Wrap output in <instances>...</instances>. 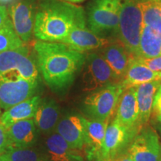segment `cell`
I'll return each mask as SVG.
<instances>
[{
	"instance_id": "6da1fadb",
	"label": "cell",
	"mask_w": 161,
	"mask_h": 161,
	"mask_svg": "<svg viewBox=\"0 0 161 161\" xmlns=\"http://www.w3.org/2000/svg\"><path fill=\"white\" fill-rule=\"evenodd\" d=\"M36 62L45 83L54 92H61L73 83L83 67L86 55L58 42H36Z\"/></svg>"
},
{
	"instance_id": "7a4b0ae2",
	"label": "cell",
	"mask_w": 161,
	"mask_h": 161,
	"mask_svg": "<svg viewBox=\"0 0 161 161\" xmlns=\"http://www.w3.org/2000/svg\"><path fill=\"white\" fill-rule=\"evenodd\" d=\"M86 21L84 9L63 0L37 3L34 36L40 41L61 43L76 25Z\"/></svg>"
},
{
	"instance_id": "3957f363",
	"label": "cell",
	"mask_w": 161,
	"mask_h": 161,
	"mask_svg": "<svg viewBox=\"0 0 161 161\" xmlns=\"http://www.w3.org/2000/svg\"><path fill=\"white\" fill-rule=\"evenodd\" d=\"M122 0H92L87 7L86 23L96 35L108 39L117 36Z\"/></svg>"
},
{
	"instance_id": "277c9868",
	"label": "cell",
	"mask_w": 161,
	"mask_h": 161,
	"mask_svg": "<svg viewBox=\"0 0 161 161\" xmlns=\"http://www.w3.org/2000/svg\"><path fill=\"white\" fill-rule=\"evenodd\" d=\"M142 26V14L139 3L134 0H122L118 29L119 41L133 58L138 56Z\"/></svg>"
},
{
	"instance_id": "5b68a950",
	"label": "cell",
	"mask_w": 161,
	"mask_h": 161,
	"mask_svg": "<svg viewBox=\"0 0 161 161\" xmlns=\"http://www.w3.org/2000/svg\"><path fill=\"white\" fill-rule=\"evenodd\" d=\"M40 80H31L22 77L17 72L0 76V108L9 109L20 102L35 96Z\"/></svg>"
},
{
	"instance_id": "8992f818",
	"label": "cell",
	"mask_w": 161,
	"mask_h": 161,
	"mask_svg": "<svg viewBox=\"0 0 161 161\" xmlns=\"http://www.w3.org/2000/svg\"><path fill=\"white\" fill-rule=\"evenodd\" d=\"M123 90L119 82L91 92L84 102L86 114L91 119L110 121Z\"/></svg>"
},
{
	"instance_id": "52a82bcc",
	"label": "cell",
	"mask_w": 161,
	"mask_h": 161,
	"mask_svg": "<svg viewBox=\"0 0 161 161\" xmlns=\"http://www.w3.org/2000/svg\"><path fill=\"white\" fill-rule=\"evenodd\" d=\"M81 75L82 90L84 92L95 90L119 82L113 70L101 54L90 53L86 55Z\"/></svg>"
},
{
	"instance_id": "ba28073f",
	"label": "cell",
	"mask_w": 161,
	"mask_h": 161,
	"mask_svg": "<svg viewBox=\"0 0 161 161\" xmlns=\"http://www.w3.org/2000/svg\"><path fill=\"white\" fill-rule=\"evenodd\" d=\"M11 72H17L27 79L40 80L37 62L24 46L0 54V76Z\"/></svg>"
},
{
	"instance_id": "9c48e42d",
	"label": "cell",
	"mask_w": 161,
	"mask_h": 161,
	"mask_svg": "<svg viewBox=\"0 0 161 161\" xmlns=\"http://www.w3.org/2000/svg\"><path fill=\"white\" fill-rule=\"evenodd\" d=\"M139 130L129 129L121 125L116 119L107 127L100 161H115L129 147Z\"/></svg>"
},
{
	"instance_id": "30bf717a",
	"label": "cell",
	"mask_w": 161,
	"mask_h": 161,
	"mask_svg": "<svg viewBox=\"0 0 161 161\" xmlns=\"http://www.w3.org/2000/svg\"><path fill=\"white\" fill-rule=\"evenodd\" d=\"M37 8V0H14L8 8L14 29L23 43L34 35Z\"/></svg>"
},
{
	"instance_id": "8fae6325",
	"label": "cell",
	"mask_w": 161,
	"mask_h": 161,
	"mask_svg": "<svg viewBox=\"0 0 161 161\" xmlns=\"http://www.w3.org/2000/svg\"><path fill=\"white\" fill-rule=\"evenodd\" d=\"M134 161H160L161 146L158 134L150 128H141L127 151Z\"/></svg>"
},
{
	"instance_id": "7c38bea8",
	"label": "cell",
	"mask_w": 161,
	"mask_h": 161,
	"mask_svg": "<svg viewBox=\"0 0 161 161\" xmlns=\"http://www.w3.org/2000/svg\"><path fill=\"white\" fill-rule=\"evenodd\" d=\"M61 43L75 51L85 53L105 47L110 42L109 39L100 37L92 32L86 26V21H84L76 25Z\"/></svg>"
},
{
	"instance_id": "4fadbf2b",
	"label": "cell",
	"mask_w": 161,
	"mask_h": 161,
	"mask_svg": "<svg viewBox=\"0 0 161 161\" xmlns=\"http://www.w3.org/2000/svg\"><path fill=\"white\" fill-rule=\"evenodd\" d=\"M86 118L78 114H69L60 119L55 128L62 138L72 148L81 150L85 140Z\"/></svg>"
},
{
	"instance_id": "5bb4252c",
	"label": "cell",
	"mask_w": 161,
	"mask_h": 161,
	"mask_svg": "<svg viewBox=\"0 0 161 161\" xmlns=\"http://www.w3.org/2000/svg\"><path fill=\"white\" fill-rule=\"evenodd\" d=\"M41 152L45 161H84L80 150L72 148L56 132L48 135Z\"/></svg>"
},
{
	"instance_id": "9a60e30c",
	"label": "cell",
	"mask_w": 161,
	"mask_h": 161,
	"mask_svg": "<svg viewBox=\"0 0 161 161\" xmlns=\"http://www.w3.org/2000/svg\"><path fill=\"white\" fill-rule=\"evenodd\" d=\"M114 119L129 129L140 130L142 128L138 124L139 108L135 88L130 87L123 90L116 107Z\"/></svg>"
},
{
	"instance_id": "2e32d148",
	"label": "cell",
	"mask_w": 161,
	"mask_h": 161,
	"mask_svg": "<svg viewBox=\"0 0 161 161\" xmlns=\"http://www.w3.org/2000/svg\"><path fill=\"white\" fill-rule=\"evenodd\" d=\"M109 121L86 119L84 147L87 160L100 161L104 136Z\"/></svg>"
},
{
	"instance_id": "e0dca14e",
	"label": "cell",
	"mask_w": 161,
	"mask_h": 161,
	"mask_svg": "<svg viewBox=\"0 0 161 161\" xmlns=\"http://www.w3.org/2000/svg\"><path fill=\"white\" fill-rule=\"evenodd\" d=\"M6 128L9 138V148H29L37 140L39 130L33 119L19 121Z\"/></svg>"
},
{
	"instance_id": "ac0fdd59",
	"label": "cell",
	"mask_w": 161,
	"mask_h": 161,
	"mask_svg": "<svg viewBox=\"0 0 161 161\" xmlns=\"http://www.w3.org/2000/svg\"><path fill=\"white\" fill-rule=\"evenodd\" d=\"M59 116L60 108L55 101L44 98L40 101L33 120L40 132L49 135L55 130Z\"/></svg>"
},
{
	"instance_id": "d6986e66",
	"label": "cell",
	"mask_w": 161,
	"mask_h": 161,
	"mask_svg": "<svg viewBox=\"0 0 161 161\" xmlns=\"http://www.w3.org/2000/svg\"><path fill=\"white\" fill-rule=\"evenodd\" d=\"M101 55L120 81L132 59L131 55L119 41L110 43L104 47Z\"/></svg>"
},
{
	"instance_id": "ffe728a7",
	"label": "cell",
	"mask_w": 161,
	"mask_h": 161,
	"mask_svg": "<svg viewBox=\"0 0 161 161\" xmlns=\"http://www.w3.org/2000/svg\"><path fill=\"white\" fill-rule=\"evenodd\" d=\"M161 80V72L152 71L144 64L132 58L125 73L119 81L123 90L140 84Z\"/></svg>"
},
{
	"instance_id": "44dd1931",
	"label": "cell",
	"mask_w": 161,
	"mask_h": 161,
	"mask_svg": "<svg viewBox=\"0 0 161 161\" xmlns=\"http://www.w3.org/2000/svg\"><path fill=\"white\" fill-rule=\"evenodd\" d=\"M160 84L161 80H156L134 86L139 108L138 124L141 128L148 122L152 115L154 96Z\"/></svg>"
},
{
	"instance_id": "7402d4cb",
	"label": "cell",
	"mask_w": 161,
	"mask_h": 161,
	"mask_svg": "<svg viewBox=\"0 0 161 161\" xmlns=\"http://www.w3.org/2000/svg\"><path fill=\"white\" fill-rule=\"evenodd\" d=\"M41 99L40 96H35L15 104L9 109L5 110L0 116V122L5 128H8L19 121L33 119Z\"/></svg>"
},
{
	"instance_id": "603a6c76",
	"label": "cell",
	"mask_w": 161,
	"mask_h": 161,
	"mask_svg": "<svg viewBox=\"0 0 161 161\" xmlns=\"http://www.w3.org/2000/svg\"><path fill=\"white\" fill-rule=\"evenodd\" d=\"M160 55H161V31L142 24L137 57L151 58Z\"/></svg>"
},
{
	"instance_id": "cb8c5ba5",
	"label": "cell",
	"mask_w": 161,
	"mask_h": 161,
	"mask_svg": "<svg viewBox=\"0 0 161 161\" xmlns=\"http://www.w3.org/2000/svg\"><path fill=\"white\" fill-rule=\"evenodd\" d=\"M19 36L14 29L11 19L0 28V54L9 50L16 49L24 46Z\"/></svg>"
},
{
	"instance_id": "d4e9b609",
	"label": "cell",
	"mask_w": 161,
	"mask_h": 161,
	"mask_svg": "<svg viewBox=\"0 0 161 161\" xmlns=\"http://www.w3.org/2000/svg\"><path fill=\"white\" fill-rule=\"evenodd\" d=\"M142 14V24L161 31V11L157 2L139 3Z\"/></svg>"
},
{
	"instance_id": "484cf974",
	"label": "cell",
	"mask_w": 161,
	"mask_h": 161,
	"mask_svg": "<svg viewBox=\"0 0 161 161\" xmlns=\"http://www.w3.org/2000/svg\"><path fill=\"white\" fill-rule=\"evenodd\" d=\"M10 161H45L42 152L29 148H9L5 154Z\"/></svg>"
},
{
	"instance_id": "4316f807",
	"label": "cell",
	"mask_w": 161,
	"mask_h": 161,
	"mask_svg": "<svg viewBox=\"0 0 161 161\" xmlns=\"http://www.w3.org/2000/svg\"><path fill=\"white\" fill-rule=\"evenodd\" d=\"M134 58L140 63L144 64L147 67L152 69V71L156 72H161V55L151 58H144L140 57H136Z\"/></svg>"
},
{
	"instance_id": "83f0119b",
	"label": "cell",
	"mask_w": 161,
	"mask_h": 161,
	"mask_svg": "<svg viewBox=\"0 0 161 161\" xmlns=\"http://www.w3.org/2000/svg\"><path fill=\"white\" fill-rule=\"evenodd\" d=\"M152 114L157 122L161 123V84L154 96Z\"/></svg>"
},
{
	"instance_id": "f1b7e54d",
	"label": "cell",
	"mask_w": 161,
	"mask_h": 161,
	"mask_svg": "<svg viewBox=\"0 0 161 161\" xmlns=\"http://www.w3.org/2000/svg\"><path fill=\"white\" fill-rule=\"evenodd\" d=\"M9 148V138L7 128L0 122V155Z\"/></svg>"
},
{
	"instance_id": "f546056e",
	"label": "cell",
	"mask_w": 161,
	"mask_h": 161,
	"mask_svg": "<svg viewBox=\"0 0 161 161\" xmlns=\"http://www.w3.org/2000/svg\"><path fill=\"white\" fill-rule=\"evenodd\" d=\"M9 19L8 10L5 5L0 4V28Z\"/></svg>"
},
{
	"instance_id": "4dcf8cb0",
	"label": "cell",
	"mask_w": 161,
	"mask_h": 161,
	"mask_svg": "<svg viewBox=\"0 0 161 161\" xmlns=\"http://www.w3.org/2000/svg\"><path fill=\"white\" fill-rule=\"evenodd\" d=\"M115 161H132V159L130 158L128 152H126L120 155L116 160H115Z\"/></svg>"
},
{
	"instance_id": "1f68e13d",
	"label": "cell",
	"mask_w": 161,
	"mask_h": 161,
	"mask_svg": "<svg viewBox=\"0 0 161 161\" xmlns=\"http://www.w3.org/2000/svg\"><path fill=\"white\" fill-rule=\"evenodd\" d=\"M63 1L68 2V3H81V2L84 1V0H63Z\"/></svg>"
},
{
	"instance_id": "d6a6232c",
	"label": "cell",
	"mask_w": 161,
	"mask_h": 161,
	"mask_svg": "<svg viewBox=\"0 0 161 161\" xmlns=\"http://www.w3.org/2000/svg\"><path fill=\"white\" fill-rule=\"evenodd\" d=\"M0 161H10V160L8 159L7 157L3 154L0 155Z\"/></svg>"
},
{
	"instance_id": "836d02e7",
	"label": "cell",
	"mask_w": 161,
	"mask_h": 161,
	"mask_svg": "<svg viewBox=\"0 0 161 161\" xmlns=\"http://www.w3.org/2000/svg\"><path fill=\"white\" fill-rule=\"evenodd\" d=\"M14 0H0V4H5V3H11L13 2Z\"/></svg>"
},
{
	"instance_id": "e575fe53",
	"label": "cell",
	"mask_w": 161,
	"mask_h": 161,
	"mask_svg": "<svg viewBox=\"0 0 161 161\" xmlns=\"http://www.w3.org/2000/svg\"><path fill=\"white\" fill-rule=\"evenodd\" d=\"M157 129H158V131L160 132V134L161 135V123H158V125H157Z\"/></svg>"
},
{
	"instance_id": "d590c367",
	"label": "cell",
	"mask_w": 161,
	"mask_h": 161,
	"mask_svg": "<svg viewBox=\"0 0 161 161\" xmlns=\"http://www.w3.org/2000/svg\"><path fill=\"white\" fill-rule=\"evenodd\" d=\"M157 3H158V5L159 6V8H160V11H161V0H160V1H158V2H157Z\"/></svg>"
},
{
	"instance_id": "8d00e7d4",
	"label": "cell",
	"mask_w": 161,
	"mask_h": 161,
	"mask_svg": "<svg viewBox=\"0 0 161 161\" xmlns=\"http://www.w3.org/2000/svg\"><path fill=\"white\" fill-rule=\"evenodd\" d=\"M143 1H153V2H158L160 0H143Z\"/></svg>"
},
{
	"instance_id": "74e56055",
	"label": "cell",
	"mask_w": 161,
	"mask_h": 161,
	"mask_svg": "<svg viewBox=\"0 0 161 161\" xmlns=\"http://www.w3.org/2000/svg\"><path fill=\"white\" fill-rule=\"evenodd\" d=\"M0 114H1V108H0ZM0 116H1V115H0Z\"/></svg>"
},
{
	"instance_id": "f35d334b",
	"label": "cell",
	"mask_w": 161,
	"mask_h": 161,
	"mask_svg": "<svg viewBox=\"0 0 161 161\" xmlns=\"http://www.w3.org/2000/svg\"><path fill=\"white\" fill-rule=\"evenodd\" d=\"M160 161H161V158H160Z\"/></svg>"
},
{
	"instance_id": "ab89813d",
	"label": "cell",
	"mask_w": 161,
	"mask_h": 161,
	"mask_svg": "<svg viewBox=\"0 0 161 161\" xmlns=\"http://www.w3.org/2000/svg\"><path fill=\"white\" fill-rule=\"evenodd\" d=\"M132 161H134V160H132Z\"/></svg>"
}]
</instances>
